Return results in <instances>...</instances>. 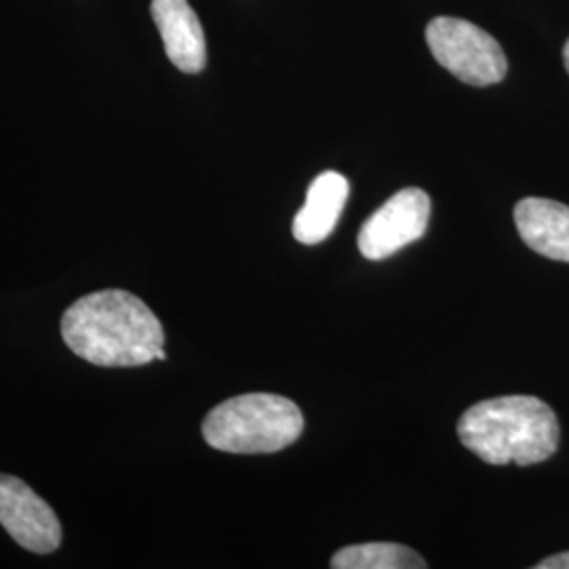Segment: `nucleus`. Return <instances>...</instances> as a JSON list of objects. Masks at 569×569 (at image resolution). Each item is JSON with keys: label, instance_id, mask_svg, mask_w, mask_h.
<instances>
[{"label": "nucleus", "instance_id": "f257e3e1", "mask_svg": "<svg viewBox=\"0 0 569 569\" xmlns=\"http://www.w3.org/2000/svg\"><path fill=\"white\" fill-rule=\"evenodd\" d=\"M61 338L84 361L100 367L164 361V331L150 306L122 289L82 296L61 317Z\"/></svg>", "mask_w": 569, "mask_h": 569}, {"label": "nucleus", "instance_id": "f03ea898", "mask_svg": "<svg viewBox=\"0 0 569 569\" xmlns=\"http://www.w3.org/2000/svg\"><path fill=\"white\" fill-rule=\"evenodd\" d=\"M458 437L488 465L529 467L549 460L559 448V420L542 399L510 395L468 407Z\"/></svg>", "mask_w": 569, "mask_h": 569}, {"label": "nucleus", "instance_id": "7ed1b4c3", "mask_svg": "<svg viewBox=\"0 0 569 569\" xmlns=\"http://www.w3.org/2000/svg\"><path fill=\"white\" fill-rule=\"evenodd\" d=\"M305 416L293 401L249 392L213 407L203 422L204 441L226 453H277L300 439Z\"/></svg>", "mask_w": 569, "mask_h": 569}, {"label": "nucleus", "instance_id": "20e7f679", "mask_svg": "<svg viewBox=\"0 0 569 569\" xmlns=\"http://www.w3.org/2000/svg\"><path fill=\"white\" fill-rule=\"evenodd\" d=\"M430 53L456 79L475 87L496 84L507 77L509 61L486 30L460 18H435L428 23Z\"/></svg>", "mask_w": 569, "mask_h": 569}, {"label": "nucleus", "instance_id": "39448f33", "mask_svg": "<svg viewBox=\"0 0 569 569\" xmlns=\"http://www.w3.org/2000/svg\"><path fill=\"white\" fill-rule=\"evenodd\" d=\"M430 199L420 188H403L390 197L359 232V251L367 260H385L427 234Z\"/></svg>", "mask_w": 569, "mask_h": 569}, {"label": "nucleus", "instance_id": "423d86ee", "mask_svg": "<svg viewBox=\"0 0 569 569\" xmlns=\"http://www.w3.org/2000/svg\"><path fill=\"white\" fill-rule=\"evenodd\" d=\"M0 526L37 555H49L61 545V523L41 496L13 475H0Z\"/></svg>", "mask_w": 569, "mask_h": 569}, {"label": "nucleus", "instance_id": "0eeeda50", "mask_svg": "<svg viewBox=\"0 0 569 569\" xmlns=\"http://www.w3.org/2000/svg\"><path fill=\"white\" fill-rule=\"evenodd\" d=\"M152 20L157 23L164 53L171 63L186 74L203 72L207 63V42L199 16L188 0H152Z\"/></svg>", "mask_w": 569, "mask_h": 569}, {"label": "nucleus", "instance_id": "6e6552de", "mask_svg": "<svg viewBox=\"0 0 569 569\" xmlns=\"http://www.w3.org/2000/svg\"><path fill=\"white\" fill-rule=\"evenodd\" d=\"M515 224L529 249L569 262V207L550 199H523L515 207Z\"/></svg>", "mask_w": 569, "mask_h": 569}, {"label": "nucleus", "instance_id": "1a4fd4ad", "mask_svg": "<svg viewBox=\"0 0 569 569\" xmlns=\"http://www.w3.org/2000/svg\"><path fill=\"white\" fill-rule=\"evenodd\" d=\"M348 190V180L338 171H326L310 183L305 207L293 218L296 241L305 244L323 243L345 211Z\"/></svg>", "mask_w": 569, "mask_h": 569}, {"label": "nucleus", "instance_id": "9d476101", "mask_svg": "<svg viewBox=\"0 0 569 569\" xmlns=\"http://www.w3.org/2000/svg\"><path fill=\"white\" fill-rule=\"evenodd\" d=\"M333 569H422L427 561L403 545L367 542L340 549L331 557Z\"/></svg>", "mask_w": 569, "mask_h": 569}, {"label": "nucleus", "instance_id": "9b49d317", "mask_svg": "<svg viewBox=\"0 0 569 569\" xmlns=\"http://www.w3.org/2000/svg\"><path fill=\"white\" fill-rule=\"evenodd\" d=\"M536 569H569V552L547 557L536 566Z\"/></svg>", "mask_w": 569, "mask_h": 569}, {"label": "nucleus", "instance_id": "f8f14e48", "mask_svg": "<svg viewBox=\"0 0 569 569\" xmlns=\"http://www.w3.org/2000/svg\"><path fill=\"white\" fill-rule=\"evenodd\" d=\"M563 61H566V68L569 72V41L566 42V49H563Z\"/></svg>", "mask_w": 569, "mask_h": 569}]
</instances>
